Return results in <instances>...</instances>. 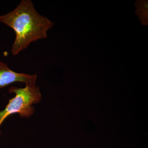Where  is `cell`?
I'll list each match as a JSON object with an SVG mask.
<instances>
[{"label":"cell","instance_id":"6da1fadb","mask_svg":"<svg viewBox=\"0 0 148 148\" xmlns=\"http://www.w3.org/2000/svg\"><path fill=\"white\" fill-rule=\"evenodd\" d=\"M0 22L15 32L16 38L11 49L13 56L32 42L47 38V31L54 25L48 18L39 14L31 0H22L13 10L0 15Z\"/></svg>","mask_w":148,"mask_h":148},{"label":"cell","instance_id":"3957f363","mask_svg":"<svg viewBox=\"0 0 148 148\" xmlns=\"http://www.w3.org/2000/svg\"><path fill=\"white\" fill-rule=\"evenodd\" d=\"M37 75L20 73L9 69L7 64L0 61V89L15 82L36 84Z\"/></svg>","mask_w":148,"mask_h":148},{"label":"cell","instance_id":"7a4b0ae2","mask_svg":"<svg viewBox=\"0 0 148 148\" xmlns=\"http://www.w3.org/2000/svg\"><path fill=\"white\" fill-rule=\"evenodd\" d=\"M9 92L14 93L15 96L11 99L4 110L0 112V126L9 116L18 113L21 117L29 118L35 112L32 105L41 100L39 87L36 84H26L23 88L12 86Z\"/></svg>","mask_w":148,"mask_h":148}]
</instances>
